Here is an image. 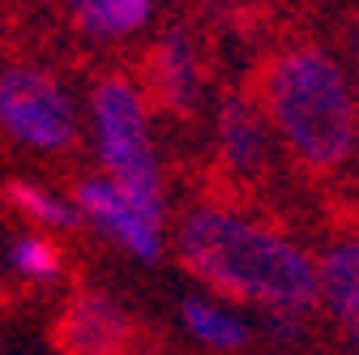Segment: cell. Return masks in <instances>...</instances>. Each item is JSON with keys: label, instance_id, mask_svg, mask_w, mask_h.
Returning a JSON list of instances; mask_svg holds the SVG:
<instances>
[{"label": "cell", "instance_id": "1", "mask_svg": "<svg viewBox=\"0 0 359 355\" xmlns=\"http://www.w3.org/2000/svg\"><path fill=\"white\" fill-rule=\"evenodd\" d=\"M175 253L210 291L269 308L274 317H299L321 304V261L231 201L189 206L175 227Z\"/></svg>", "mask_w": 359, "mask_h": 355}, {"label": "cell", "instance_id": "2", "mask_svg": "<svg viewBox=\"0 0 359 355\" xmlns=\"http://www.w3.org/2000/svg\"><path fill=\"white\" fill-rule=\"evenodd\" d=\"M257 103L308 171H342L359 154V91L355 73L325 48H283L261 73Z\"/></svg>", "mask_w": 359, "mask_h": 355}, {"label": "cell", "instance_id": "3", "mask_svg": "<svg viewBox=\"0 0 359 355\" xmlns=\"http://www.w3.org/2000/svg\"><path fill=\"white\" fill-rule=\"evenodd\" d=\"M90 128L103 175L154 223H167V189L150 142V99L137 81L103 77L90 91Z\"/></svg>", "mask_w": 359, "mask_h": 355}, {"label": "cell", "instance_id": "4", "mask_svg": "<svg viewBox=\"0 0 359 355\" xmlns=\"http://www.w3.org/2000/svg\"><path fill=\"white\" fill-rule=\"evenodd\" d=\"M0 124L5 133L39 154H65L77 146V103L39 65H9L0 77Z\"/></svg>", "mask_w": 359, "mask_h": 355}, {"label": "cell", "instance_id": "5", "mask_svg": "<svg viewBox=\"0 0 359 355\" xmlns=\"http://www.w3.org/2000/svg\"><path fill=\"white\" fill-rule=\"evenodd\" d=\"M73 201L81 218L95 232H103L120 253L137 257V261H158L163 257V223H154L150 214H142L107 175H81L73 185Z\"/></svg>", "mask_w": 359, "mask_h": 355}, {"label": "cell", "instance_id": "6", "mask_svg": "<svg viewBox=\"0 0 359 355\" xmlns=\"http://www.w3.org/2000/svg\"><path fill=\"white\" fill-rule=\"evenodd\" d=\"M56 342L65 355H128L133 321L103 291H77L56 321Z\"/></svg>", "mask_w": 359, "mask_h": 355}, {"label": "cell", "instance_id": "7", "mask_svg": "<svg viewBox=\"0 0 359 355\" xmlns=\"http://www.w3.org/2000/svg\"><path fill=\"white\" fill-rule=\"evenodd\" d=\"M269 120L261 112V103H252L248 95H227L218 103L214 116V150L218 163L227 167L236 180H252L269 163Z\"/></svg>", "mask_w": 359, "mask_h": 355}, {"label": "cell", "instance_id": "8", "mask_svg": "<svg viewBox=\"0 0 359 355\" xmlns=\"http://www.w3.org/2000/svg\"><path fill=\"white\" fill-rule=\"evenodd\" d=\"M201 60L184 30H167L146 56V91L171 116H189L201 103Z\"/></svg>", "mask_w": 359, "mask_h": 355}, {"label": "cell", "instance_id": "9", "mask_svg": "<svg viewBox=\"0 0 359 355\" xmlns=\"http://www.w3.org/2000/svg\"><path fill=\"white\" fill-rule=\"evenodd\" d=\"M317 261H321V304L359 347V232H338Z\"/></svg>", "mask_w": 359, "mask_h": 355}, {"label": "cell", "instance_id": "10", "mask_svg": "<svg viewBox=\"0 0 359 355\" xmlns=\"http://www.w3.org/2000/svg\"><path fill=\"white\" fill-rule=\"evenodd\" d=\"M180 326H184L201 347L214 351H240L248 342V321L236 313V308L205 300V295H184L180 300Z\"/></svg>", "mask_w": 359, "mask_h": 355}, {"label": "cell", "instance_id": "11", "mask_svg": "<svg viewBox=\"0 0 359 355\" xmlns=\"http://www.w3.org/2000/svg\"><path fill=\"white\" fill-rule=\"evenodd\" d=\"M69 13L90 39H124L150 22L154 0H69Z\"/></svg>", "mask_w": 359, "mask_h": 355}, {"label": "cell", "instance_id": "12", "mask_svg": "<svg viewBox=\"0 0 359 355\" xmlns=\"http://www.w3.org/2000/svg\"><path fill=\"white\" fill-rule=\"evenodd\" d=\"M5 197L18 214H26V223L30 232H77L86 218L77 210L73 197H60L52 189H43V185H30V180H9L5 185Z\"/></svg>", "mask_w": 359, "mask_h": 355}, {"label": "cell", "instance_id": "13", "mask_svg": "<svg viewBox=\"0 0 359 355\" xmlns=\"http://www.w3.org/2000/svg\"><path fill=\"white\" fill-rule=\"evenodd\" d=\"M9 270L26 283H48L65 270V257L48 232H22L9 240Z\"/></svg>", "mask_w": 359, "mask_h": 355}, {"label": "cell", "instance_id": "14", "mask_svg": "<svg viewBox=\"0 0 359 355\" xmlns=\"http://www.w3.org/2000/svg\"><path fill=\"white\" fill-rule=\"evenodd\" d=\"M351 73H355V91H359V30L351 39Z\"/></svg>", "mask_w": 359, "mask_h": 355}]
</instances>
